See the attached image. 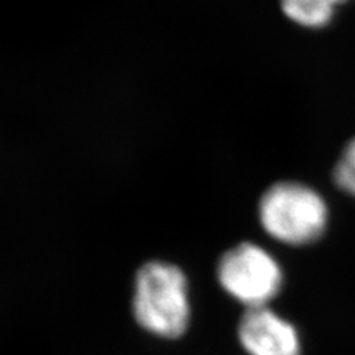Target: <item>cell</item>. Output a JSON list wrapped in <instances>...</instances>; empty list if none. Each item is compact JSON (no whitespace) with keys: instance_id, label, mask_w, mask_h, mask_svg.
Wrapping results in <instances>:
<instances>
[{"instance_id":"5b68a950","label":"cell","mask_w":355,"mask_h":355,"mask_svg":"<svg viewBox=\"0 0 355 355\" xmlns=\"http://www.w3.org/2000/svg\"><path fill=\"white\" fill-rule=\"evenodd\" d=\"M284 15L306 28L327 26L333 18L335 6L326 0H280Z\"/></svg>"},{"instance_id":"277c9868","label":"cell","mask_w":355,"mask_h":355,"mask_svg":"<svg viewBox=\"0 0 355 355\" xmlns=\"http://www.w3.org/2000/svg\"><path fill=\"white\" fill-rule=\"evenodd\" d=\"M239 340L249 355H301L296 329L270 306L246 309L239 323Z\"/></svg>"},{"instance_id":"6da1fadb","label":"cell","mask_w":355,"mask_h":355,"mask_svg":"<svg viewBox=\"0 0 355 355\" xmlns=\"http://www.w3.org/2000/svg\"><path fill=\"white\" fill-rule=\"evenodd\" d=\"M132 313L154 336L181 338L190 326L191 301L184 271L173 263L150 261L135 275Z\"/></svg>"},{"instance_id":"3957f363","label":"cell","mask_w":355,"mask_h":355,"mask_svg":"<svg viewBox=\"0 0 355 355\" xmlns=\"http://www.w3.org/2000/svg\"><path fill=\"white\" fill-rule=\"evenodd\" d=\"M216 275L220 287L246 309L268 306L283 286L279 262L253 243H241L225 252Z\"/></svg>"},{"instance_id":"7a4b0ae2","label":"cell","mask_w":355,"mask_h":355,"mask_svg":"<svg viewBox=\"0 0 355 355\" xmlns=\"http://www.w3.org/2000/svg\"><path fill=\"white\" fill-rule=\"evenodd\" d=\"M259 219L272 239L291 246H304L324 232L327 206L313 188L297 182H279L262 196Z\"/></svg>"},{"instance_id":"52a82bcc","label":"cell","mask_w":355,"mask_h":355,"mask_svg":"<svg viewBox=\"0 0 355 355\" xmlns=\"http://www.w3.org/2000/svg\"><path fill=\"white\" fill-rule=\"evenodd\" d=\"M326 2L331 3L333 6H336V5H339V3H343V2H345V0H326Z\"/></svg>"},{"instance_id":"8992f818","label":"cell","mask_w":355,"mask_h":355,"mask_svg":"<svg viewBox=\"0 0 355 355\" xmlns=\"http://www.w3.org/2000/svg\"><path fill=\"white\" fill-rule=\"evenodd\" d=\"M333 181L343 193L355 197V138L343 150L333 171Z\"/></svg>"}]
</instances>
